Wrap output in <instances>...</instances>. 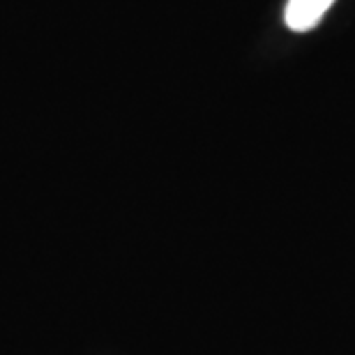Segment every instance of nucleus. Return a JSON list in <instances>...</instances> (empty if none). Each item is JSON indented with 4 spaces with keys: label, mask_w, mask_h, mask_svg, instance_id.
<instances>
[{
    "label": "nucleus",
    "mask_w": 355,
    "mask_h": 355,
    "mask_svg": "<svg viewBox=\"0 0 355 355\" xmlns=\"http://www.w3.org/2000/svg\"><path fill=\"white\" fill-rule=\"evenodd\" d=\"M335 5V0H288L284 10V21L291 31L307 33L321 24L323 14Z\"/></svg>",
    "instance_id": "obj_1"
}]
</instances>
